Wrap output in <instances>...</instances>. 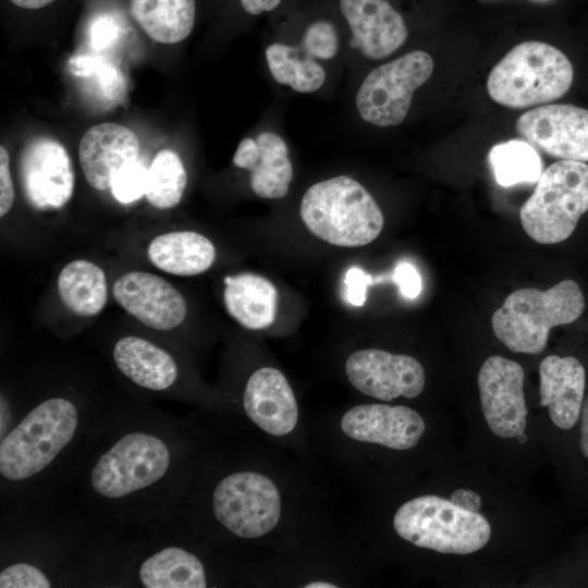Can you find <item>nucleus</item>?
Here are the masks:
<instances>
[{
	"label": "nucleus",
	"mask_w": 588,
	"mask_h": 588,
	"mask_svg": "<svg viewBox=\"0 0 588 588\" xmlns=\"http://www.w3.org/2000/svg\"><path fill=\"white\" fill-rule=\"evenodd\" d=\"M301 218L317 237L332 245L358 247L375 241L384 224L371 194L356 180L341 175L311 185L304 194Z\"/></svg>",
	"instance_id": "obj_1"
},
{
	"label": "nucleus",
	"mask_w": 588,
	"mask_h": 588,
	"mask_svg": "<svg viewBox=\"0 0 588 588\" xmlns=\"http://www.w3.org/2000/svg\"><path fill=\"white\" fill-rule=\"evenodd\" d=\"M585 309L579 285L563 280L541 291L523 287L511 293L491 318L495 336L512 352L541 353L553 327L577 320Z\"/></svg>",
	"instance_id": "obj_2"
},
{
	"label": "nucleus",
	"mask_w": 588,
	"mask_h": 588,
	"mask_svg": "<svg viewBox=\"0 0 588 588\" xmlns=\"http://www.w3.org/2000/svg\"><path fill=\"white\" fill-rule=\"evenodd\" d=\"M573 78V65L560 49L528 40L513 47L493 66L487 89L494 102L523 109L563 97Z\"/></svg>",
	"instance_id": "obj_3"
},
{
	"label": "nucleus",
	"mask_w": 588,
	"mask_h": 588,
	"mask_svg": "<svg viewBox=\"0 0 588 588\" xmlns=\"http://www.w3.org/2000/svg\"><path fill=\"white\" fill-rule=\"evenodd\" d=\"M588 210V164L560 160L542 171L519 211L527 235L540 244L568 238Z\"/></svg>",
	"instance_id": "obj_4"
},
{
	"label": "nucleus",
	"mask_w": 588,
	"mask_h": 588,
	"mask_svg": "<svg viewBox=\"0 0 588 588\" xmlns=\"http://www.w3.org/2000/svg\"><path fill=\"white\" fill-rule=\"evenodd\" d=\"M396 534L413 544L446 554H469L485 547L491 536L489 522L450 500L422 495L404 503L395 513Z\"/></svg>",
	"instance_id": "obj_5"
},
{
	"label": "nucleus",
	"mask_w": 588,
	"mask_h": 588,
	"mask_svg": "<svg viewBox=\"0 0 588 588\" xmlns=\"http://www.w3.org/2000/svg\"><path fill=\"white\" fill-rule=\"evenodd\" d=\"M77 421L76 407L65 399L39 404L2 440L1 475L22 480L42 470L72 440Z\"/></svg>",
	"instance_id": "obj_6"
},
{
	"label": "nucleus",
	"mask_w": 588,
	"mask_h": 588,
	"mask_svg": "<svg viewBox=\"0 0 588 588\" xmlns=\"http://www.w3.org/2000/svg\"><path fill=\"white\" fill-rule=\"evenodd\" d=\"M434 62L424 50H413L375 68L362 82L355 106L359 117L379 126H396L406 118L415 90L432 75Z\"/></svg>",
	"instance_id": "obj_7"
},
{
	"label": "nucleus",
	"mask_w": 588,
	"mask_h": 588,
	"mask_svg": "<svg viewBox=\"0 0 588 588\" xmlns=\"http://www.w3.org/2000/svg\"><path fill=\"white\" fill-rule=\"evenodd\" d=\"M169 465V450L159 438L132 432L100 456L91 470V486L102 497L121 498L157 482Z\"/></svg>",
	"instance_id": "obj_8"
},
{
	"label": "nucleus",
	"mask_w": 588,
	"mask_h": 588,
	"mask_svg": "<svg viewBox=\"0 0 588 588\" xmlns=\"http://www.w3.org/2000/svg\"><path fill=\"white\" fill-rule=\"evenodd\" d=\"M212 507L216 518L232 534L258 538L277 526L281 516V497L268 477L240 471L217 485Z\"/></svg>",
	"instance_id": "obj_9"
},
{
	"label": "nucleus",
	"mask_w": 588,
	"mask_h": 588,
	"mask_svg": "<svg viewBox=\"0 0 588 588\" xmlns=\"http://www.w3.org/2000/svg\"><path fill=\"white\" fill-rule=\"evenodd\" d=\"M20 181L27 203L37 210L63 208L74 191V172L66 149L50 137H36L21 154Z\"/></svg>",
	"instance_id": "obj_10"
},
{
	"label": "nucleus",
	"mask_w": 588,
	"mask_h": 588,
	"mask_svg": "<svg viewBox=\"0 0 588 588\" xmlns=\"http://www.w3.org/2000/svg\"><path fill=\"white\" fill-rule=\"evenodd\" d=\"M524 369L509 358H487L478 373L482 413L491 431L500 438H517L525 432L527 406L524 397Z\"/></svg>",
	"instance_id": "obj_11"
},
{
	"label": "nucleus",
	"mask_w": 588,
	"mask_h": 588,
	"mask_svg": "<svg viewBox=\"0 0 588 588\" xmlns=\"http://www.w3.org/2000/svg\"><path fill=\"white\" fill-rule=\"evenodd\" d=\"M516 130L551 157L588 161V109L560 103L540 106L523 113Z\"/></svg>",
	"instance_id": "obj_12"
},
{
	"label": "nucleus",
	"mask_w": 588,
	"mask_h": 588,
	"mask_svg": "<svg viewBox=\"0 0 588 588\" xmlns=\"http://www.w3.org/2000/svg\"><path fill=\"white\" fill-rule=\"evenodd\" d=\"M345 371L355 389L381 401H392L399 396L413 399L425 387V371L417 359L377 348L351 354Z\"/></svg>",
	"instance_id": "obj_13"
},
{
	"label": "nucleus",
	"mask_w": 588,
	"mask_h": 588,
	"mask_svg": "<svg viewBox=\"0 0 588 588\" xmlns=\"http://www.w3.org/2000/svg\"><path fill=\"white\" fill-rule=\"evenodd\" d=\"M112 293L126 313L151 329H173L186 317L187 307L182 294L152 273H125L114 282Z\"/></svg>",
	"instance_id": "obj_14"
},
{
	"label": "nucleus",
	"mask_w": 588,
	"mask_h": 588,
	"mask_svg": "<svg viewBox=\"0 0 588 588\" xmlns=\"http://www.w3.org/2000/svg\"><path fill=\"white\" fill-rule=\"evenodd\" d=\"M340 9L351 30L350 46L369 60L391 56L407 40L405 20L388 0H340Z\"/></svg>",
	"instance_id": "obj_15"
},
{
	"label": "nucleus",
	"mask_w": 588,
	"mask_h": 588,
	"mask_svg": "<svg viewBox=\"0 0 588 588\" xmlns=\"http://www.w3.org/2000/svg\"><path fill=\"white\" fill-rule=\"evenodd\" d=\"M341 428L345 436L360 442L408 450L424 434L425 421L407 406L366 404L347 411L341 419Z\"/></svg>",
	"instance_id": "obj_16"
},
{
	"label": "nucleus",
	"mask_w": 588,
	"mask_h": 588,
	"mask_svg": "<svg viewBox=\"0 0 588 588\" xmlns=\"http://www.w3.org/2000/svg\"><path fill=\"white\" fill-rule=\"evenodd\" d=\"M138 152L139 142L135 133L124 125L109 122L91 126L78 146L84 176L98 191L110 188L114 173L137 160Z\"/></svg>",
	"instance_id": "obj_17"
},
{
	"label": "nucleus",
	"mask_w": 588,
	"mask_h": 588,
	"mask_svg": "<svg viewBox=\"0 0 588 588\" xmlns=\"http://www.w3.org/2000/svg\"><path fill=\"white\" fill-rule=\"evenodd\" d=\"M232 161L250 172V187L257 196L277 199L289 193L293 166L287 145L279 134L266 131L256 138L242 139Z\"/></svg>",
	"instance_id": "obj_18"
},
{
	"label": "nucleus",
	"mask_w": 588,
	"mask_h": 588,
	"mask_svg": "<svg viewBox=\"0 0 588 588\" xmlns=\"http://www.w3.org/2000/svg\"><path fill=\"white\" fill-rule=\"evenodd\" d=\"M243 404L249 419L272 436L290 433L298 420L293 390L284 375L275 368L264 367L250 376Z\"/></svg>",
	"instance_id": "obj_19"
},
{
	"label": "nucleus",
	"mask_w": 588,
	"mask_h": 588,
	"mask_svg": "<svg viewBox=\"0 0 588 588\" xmlns=\"http://www.w3.org/2000/svg\"><path fill=\"white\" fill-rule=\"evenodd\" d=\"M539 378L540 405L548 407L558 428H573L584 403L586 373L581 363L573 356H547L539 365Z\"/></svg>",
	"instance_id": "obj_20"
},
{
	"label": "nucleus",
	"mask_w": 588,
	"mask_h": 588,
	"mask_svg": "<svg viewBox=\"0 0 588 588\" xmlns=\"http://www.w3.org/2000/svg\"><path fill=\"white\" fill-rule=\"evenodd\" d=\"M223 302L228 314L249 330L270 327L278 309V291L267 278L243 272L223 280Z\"/></svg>",
	"instance_id": "obj_21"
},
{
	"label": "nucleus",
	"mask_w": 588,
	"mask_h": 588,
	"mask_svg": "<svg viewBox=\"0 0 588 588\" xmlns=\"http://www.w3.org/2000/svg\"><path fill=\"white\" fill-rule=\"evenodd\" d=\"M113 359L119 370L139 387L161 391L177 377L172 356L138 336H124L113 348Z\"/></svg>",
	"instance_id": "obj_22"
},
{
	"label": "nucleus",
	"mask_w": 588,
	"mask_h": 588,
	"mask_svg": "<svg viewBox=\"0 0 588 588\" xmlns=\"http://www.w3.org/2000/svg\"><path fill=\"white\" fill-rule=\"evenodd\" d=\"M147 255L158 269L181 277L208 270L216 259V248L206 236L193 231L169 232L156 236Z\"/></svg>",
	"instance_id": "obj_23"
},
{
	"label": "nucleus",
	"mask_w": 588,
	"mask_h": 588,
	"mask_svg": "<svg viewBox=\"0 0 588 588\" xmlns=\"http://www.w3.org/2000/svg\"><path fill=\"white\" fill-rule=\"evenodd\" d=\"M131 12L142 29L161 44L185 39L195 24V0H131Z\"/></svg>",
	"instance_id": "obj_24"
},
{
	"label": "nucleus",
	"mask_w": 588,
	"mask_h": 588,
	"mask_svg": "<svg viewBox=\"0 0 588 588\" xmlns=\"http://www.w3.org/2000/svg\"><path fill=\"white\" fill-rule=\"evenodd\" d=\"M57 289L65 307L81 317L99 314L107 303L106 274L88 260L68 264L58 275Z\"/></svg>",
	"instance_id": "obj_25"
},
{
	"label": "nucleus",
	"mask_w": 588,
	"mask_h": 588,
	"mask_svg": "<svg viewBox=\"0 0 588 588\" xmlns=\"http://www.w3.org/2000/svg\"><path fill=\"white\" fill-rule=\"evenodd\" d=\"M139 578L146 588H205V569L199 559L181 548H166L140 566Z\"/></svg>",
	"instance_id": "obj_26"
},
{
	"label": "nucleus",
	"mask_w": 588,
	"mask_h": 588,
	"mask_svg": "<svg viewBox=\"0 0 588 588\" xmlns=\"http://www.w3.org/2000/svg\"><path fill=\"white\" fill-rule=\"evenodd\" d=\"M265 56L274 81L296 93H314L326 82L324 69L301 47L273 42Z\"/></svg>",
	"instance_id": "obj_27"
},
{
	"label": "nucleus",
	"mask_w": 588,
	"mask_h": 588,
	"mask_svg": "<svg viewBox=\"0 0 588 588\" xmlns=\"http://www.w3.org/2000/svg\"><path fill=\"white\" fill-rule=\"evenodd\" d=\"M488 160L497 183L504 187L535 183L542 173V161L536 148L519 139L494 145Z\"/></svg>",
	"instance_id": "obj_28"
},
{
	"label": "nucleus",
	"mask_w": 588,
	"mask_h": 588,
	"mask_svg": "<svg viewBox=\"0 0 588 588\" xmlns=\"http://www.w3.org/2000/svg\"><path fill=\"white\" fill-rule=\"evenodd\" d=\"M186 183L181 158L170 149L160 150L148 169L145 197L158 209L173 208L181 201Z\"/></svg>",
	"instance_id": "obj_29"
},
{
	"label": "nucleus",
	"mask_w": 588,
	"mask_h": 588,
	"mask_svg": "<svg viewBox=\"0 0 588 588\" xmlns=\"http://www.w3.org/2000/svg\"><path fill=\"white\" fill-rule=\"evenodd\" d=\"M147 176L148 169L134 160L114 173L110 189L118 201L130 204L145 195Z\"/></svg>",
	"instance_id": "obj_30"
},
{
	"label": "nucleus",
	"mask_w": 588,
	"mask_h": 588,
	"mask_svg": "<svg viewBox=\"0 0 588 588\" xmlns=\"http://www.w3.org/2000/svg\"><path fill=\"white\" fill-rule=\"evenodd\" d=\"M303 49L316 60H330L339 51V35L335 26L324 20L311 23L305 30Z\"/></svg>",
	"instance_id": "obj_31"
},
{
	"label": "nucleus",
	"mask_w": 588,
	"mask_h": 588,
	"mask_svg": "<svg viewBox=\"0 0 588 588\" xmlns=\"http://www.w3.org/2000/svg\"><path fill=\"white\" fill-rule=\"evenodd\" d=\"M50 586L46 575L29 564H13L0 573L1 588H49Z\"/></svg>",
	"instance_id": "obj_32"
},
{
	"label": "nucleus",
	"mask_w": 588,
	"mask_h": 588,
	"mask_svg": "<svg viewBox=\"0 0 588 588\" xmlns=\"http://www.w3.org/2000/svg\"><path fill=\"white\" fill-rule=\"evenodd\" d=\"M371 283V275L357 267H351L344 278L345 298L353 306H363L366 302V289Z\"/></svg>",
	"instance_id": "obj_33"
},
{
	"label": "nucleus",
	"mask_w": 588,
	"mask_h": 588,
	"mask_svg": "<svg viewBox=\"0 0 588 588\" xmlns=\"http://www.w3.org/2000/svg\"><path fill=\"white\" fill-rule=\"evenodd\" d=\"M392 278L404 297L414 299L420 294L421 278L412 264L400 262L395 267Z\"/></svg>",
	"instance_id": "obj_34"
},
{
	"label": "nucleus",
	"mask_w": 588,
	"mask_h": 588,
	"mask_svg": "<svg viewBox=\"0 0 588 588\" xmlns=\"http://www.w3.org/2000/svg\"><path fill=\"white\" fill-rule=\"evenodd\" d=\"M10 157L7 149L0 147V216H5L14 201V188L10 173Z\"/></svg>",
	"instance_id": "obj_35"
},
{
	"label": "nucleus",
	"mask_w": 588,
	"mask_h": 588,
	"mask_svg": "<svg viewBox=\"0 0 588 588\" xmlns=\"http://www.w3.org/2000/svg\"><path fill=\"white\" fill-rule=\"evenodd\" d=\"M450 501L463 510L478 513L481 506V499L479 494L469 489L460 488L455 490Z\"/></svg>",
	"instance_id": "obj_36"
},
{
	"label": "nucleus",
	"mask_w": 588,
	"mask_h": 588,
	"mask_svg": "<svg viewBox=\"0 0 588 588\" xmlns=\"http://www.w3.org/2000/svg\"><path fill=\"white\" fill-rule=\"evenodd\" d=\"M243 9L252 14L258 15L262 12H269L274 10L281 0H240Z\"/></svg>",
	"instance_id": "obj_37"
},
{
	"label": "nucleus",
	"mask_w": 588,
	"mask_h": 588,
	"mask_svg": "<svg viewBox=\"0 0 588 588\" xmlns=\"http://www.w3.org/2000/svg\"><path fill=\"white\" fill-rule=\"evenodd\" d=\"M579 420V448L584 457L588 460V396L583 403Z\"/></svg>",
	"instance_id": "obj_38"
},
{
	"label": "nucleus",
	"mask_w": 588,
	"mask_h": 588,
	"mask_svg": "<svg viewBox=\"0 0 588 588\" xmlns=\"http://www.w3.org/2000/svg\"><path fill=\"white\" fill-rule=\"evenodd\" d=\"M13 4L16 7L23 8V9H40L44 8L50 3H52L54 0H10Z\"/></svg>",
	"instance_id": "obj_39"
},
{
	"label": "nucleus",
	"mask_w": 588,
	"mask_h": 588,
	"mask_svg": "<svg viewBox=\"0 0 588 588\" xmlns=\"http://www.w3.org/2000/svg\"><path fill=\"white\" fill-rule=\"evenodd\" d=\"M304 587L305 588H335L338 586L331 583L316 581V583H309L305 585Z\"/></svg>",
	"instance_id": "obj_40"
},
{
	"label": "nucleus",
	"mask_w": 588,
	"mask_h": 588,
	"mask_svg": "<svg viewBox=\"0 0 588 588\" xmlns=\"http://www.w3.org/2000/svg\"><path fill=\"white\" fill-rule=\"evenodd\" d=\"M517 439L520 443H524L527 441V436L525 433H522L517 437Z\"/></svg>",
	"instance_id": "obj_41"
}]
</instances>
